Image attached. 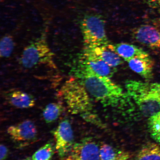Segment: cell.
<instances>
[{"instance_id":"6da1fadb","label":"cell","mask_w":160,"mask_h":160,"mask_svg":"<svg viewBox=\"0 0 160 160\" xmlns=\"http://www.w3.org/2000/svg\"><path fill=\"white\" fill-rule=\"evenodd\" d=\"M77 77L88 93L105 106L115 107L129 98L110 78L100 76L80 63Z\"/></svg>"},{"instance_id":"7a4b0ae2","label":"cell","mask_w":160,"mask_h":160,"mask_svg":"<svg viewBox=\"0 0 160 160\" xmlns=\"http://www.w3.org/2000/svg\"><path fill=\"white\" fill-rule=\"evenodd\" d=\"M125 87L142 114L150 117L160 111V83L128 80Z\"/></svg>"},{"instance_id":"3957f363","label":"cell","mask_w":160,"mask_h":160,"mask_svg":"<svg viewBox=\"0 0 160 160\" xmlns=\"http://www.w3.org/2000/svg\"><path fill=\"white\" fill-rule=\"evenodd\" d=\"M59 96L70 113L79 115L87 121L95 116L91 112L92 106L89 93L77 78H71L66 81Z\"/></svg>"},{"instance_id":"277c9868","label":"cell","mask_w":160,"mask_h":160,"mask_svg":"<svg viewBox=\"0 0 160 160\" xmlns=\"http://www.w3.org/2000/svg\"><path fill=\"white\" fill-rule=\"evenodd\" d=\"M105 22L102 16L91 13L83 17L80 23L85 47L108 46L109 41L105 29Z\"/></svg>"},{"instance_id":"5b68a950","label":"cell","mask_w":160,"mask_h":160,"mask_svg":"<svg viewBox=\"0 0 160 160\" xmlns=\"http://www.w3.org/2000/svg\"><path fill=\"white\" fill-rule=\"evenodd\" d=\"M53 53L45 38H39L30 43L22 53L20 62L23 67L31 69L37 66L47 64L56 68L53 61Z\"/></svg>"},{"instance_id":"8992f818","label":"cell","mask_w":160,"mask_h":160,"mask_svg":"<svg viewBox=\"0 0 160 160\" xmlns=\"http://www.w3.org/2000/svg\"><path fill=\"white\" fill-rule=\"evenodd\" d=\"M52 133L55 140V149L60 158H62L75 143L72 128L69 120L62 121Z\"/></svg>"},{"instance_id":"52a82bcc","label":"cell","mask_w":160,"mask_h":160,"mask_svg":"<svg viewBox=\"0 0 160 160\" xmlns=\"http://www.w3.org/2000/svg\"><path fill=\"white\" fill-rule=\"evenodd\" d=\"M61 160H100L99 147L92 138H85L75 143L68 153Z\"/></svg>"},{"instance_id":"ba28073f","label":"cell","mask_w":160,"mask_h":160,"mask_svg":"<svg viewBox=\"0 0 160 160\" xmlns=\"http://www.w3.org/2000/svg\"><path fill=\"white\" fill-rule=\"evenodd\" d=\"M7 133L14 141L24 145L35 141L38 135L35 124L29 120L10 126L7 129Z\"/></svg>"},{"instance_id":"9c48e42d","label":"cell","mask_w":160,"mask_h":160,"mask_svg":"<svg viewBox=\"0 0 160 160\" xmlns=\"http://www.w3.org/2000/svg\"><path fill=\"white\" fill-rule=\"evenodd\" d=\"M133 38L153 49H160V29L155 26L143 25L134 29Z\"/></svg>"},{"instance_id":"30bf717a","label":"cell","mask_w":160,"mask_h":160,"mask_svg":"<svg viewBox=\"0 0 160 160\" xmlns=\"http://www.w3.org/2000/svg\"><path fill=\"white\" fill-rule=\"evenodd\" d=\"M80 63L100 76L111 78L116 72V68L110 67L93 53L84 49Z\"/></svg>"},{"instance_id":"8fae6325","label":"cell","mask_w":160,"mask_h":160,"mask_svg":"<svg viewBox=\"0 0 160 160\" xmlns=\"http://www.w3.org/2000/svg\"><path fill=\"white\" fill-rule=\"evenodd\" d=\"M127 62L130 68L144 79L149 81L153 78L154 62L150 55L132 59Z\"/></svg>"},{"instance_id":"7c38bea8","label":"cell","mask_w":160,"mask_h":160,"mask_svg":"<svg viewBox=\"0 0 160 160\" xmlns=\"http://www.w3.org/2000/svg\"><path fill=\"white\" fill-rule=\"evenodd\" d=\"M108 47L126 61L135 58H145L149 56L142 49L128 43H119L115 45L110 44Z\"/></svg>"},{"instance_id":"4fadbf2b","label":"cell","mask_w":160,"mask_h":160,"mask_svg":"<svg viewBox=\"0 0 160 160\" xmlns=\"http://www.w3.org/2000/svg\"><path fill=\"white\" fill-rule=\"evenodd\" d=\"M84 49L93 53L112 67L115 68L123 63L121 57L110 49L108 46L85 47Z\"/></svg>"},{"instance_id":"5bb4252c","label":"cell","mask_w":160,"mask_h":160,"mask_svg":"<svg viewBox=\"0 0 160 160\" xmlns=\"http://www.w3.org/2000/svg\"><path fill=\"white\" fill-rule=\"evenodd\" d=\"M7 100L10 105L19 109H28L35 105L32 96L21 91H15L7 95Z\"/></svg>"},{"instance_id":"9a60e30c","label":"cell","mask_w":160,"mask_h":160,"mask_svg":"<svg viewBox=\"0 0 160 160\" xmlns=\"http://www.w3.org/2000/svg\"><path fill=\"white\" fill-rule=\"evenodd\" d=\"M127 152L121 151L107 143H102L99 147L100 160H129Z\"/></svg>"},{"instance_id":"2e32d148","label":"cell","mask_w":160,"mask_h":160,"mask_svg":"<svg viewBox=\"0 0 160 160\" xmlns=\"http://www.w3.org/2000/svg\"><path fill=\"white\" fill-rule=\"evenodd\" d=\"M134 160H160V146L153 143L145 144L140 149Z\"/></svg>"},{"instance_id":"e0dca14e","label":"cell","mask_w":160,"mask_h":160,"mask_svg":"<svg viewBox=\"0 0 160 160\" xmlns=\"http://www.w3.org/2000/svg\"><path fill=\"white\" fill-rule=\"evenodd\" d=\"M63 111V107L61 103L54 102L49 104L43 109L42 115L47 123L55 122L61 115Z\"/></svg>"},{"instance_id":"ac0fdd59","label":"cell","mask_w":160,"mask_h":160,"mask_svg":"<svg viewBox=\"0 0 160 160\" xmlns=\"http://www.w3.org/2000/svg\"><path fill=\"white\" fill-rule=\"evenodd\" d=\"M148 128L152 138L160 145V111L149 118Z\"/></svg>"},{"instance_id":"d6986e66","label":"cell","mask_w":160,"mask_h":160,"mask_svg":"<svg viewBox=\"0 0 160 160\" xmlns=\"http://www.w3.org/2000/svg\"><path fill=\"white\" fill-rule=\"evenodd\" d=\"M55 149L51 143H46L33 154L32 160H51L54 153Z\"/></svg>"},{"instance_id":"ffe728a7","label":"cell","mask_w":160,"mask_h":160,"mask_svg":"<svg viewBox=\"0 0 160 160\" xmlns=\"http://www.w3.org/2000/svg\"><path fill=\"white\" fill-rule=\"evenodd\" d=\"M15 47V42L12 36H4L0 42V55L2 58H7L12 54Z\"/></svg>"},{"instance_id":"44dd1931","label":"cell","mask_w":160,"mask_h":160,"mask_svg":"<svg viewBox=\"0 0 160 160\" xmlns=\"http://www.w3.org/2000/svg\"><path fill=\"white\" fill-rule=\"evenodd\" d=\"M8 149L6 146L1 145L0 147V160H5L8 154Z\"/></svg>"},{"instance_id":"7402d4cb","label":"cell","mask_w":160,"mask_h":160,"mask_svg":"<svg viewBox=\"0 0 160 160\" xmlns=\"http://www.w3.org/2000/svg\"><path fill=\"white\" fill-rule=\"evenodd\" d=\"M150 7L160 11V0H147Z\"/></svg>"},{"instance_id":"603a6c76","label":"cell","mask_w":160,"mask_h":160,"mask_svg":"<svg viewBox=\"0 0 160 160\" xmlns=\"http://www.w3.org/2000/svg\"><path fill=\"white\" fill-rule=\"evenodd\" d=\"M22 160H32V158H26L24 159H23Z\"/></svg>"}]
</instances>
